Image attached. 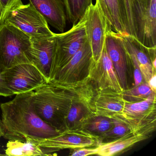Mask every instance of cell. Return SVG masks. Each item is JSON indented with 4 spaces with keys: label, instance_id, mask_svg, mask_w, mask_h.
Returning a JSON list of instances; mask_svg holds the SVG:
<instances>
[{
    "label": "cell",
    "instance_id": "cell-33",
    "mask_svg": "<svg viewBox=\"0 0 156 156\" xmlns=\"http://www.w3.org/2000/svg\"><path fill=\"white\" fill-rule=\"evenodd\" d=\"M2 8L1 5L0 4V25H1L2 23Z\"/></svg>",
    "mask_w": 156,
    "mask_h": 156
},
{
    "label": "cell",
    "instance_id": "cell-3",
    "mask_svg": "<svg viewBox=\"0 0 156 156\" xmlns=\"http://www.w3.org/2000/svg\"><path fill=\"white\" fill-rule=\"evenodd\" d=\"M113 119L125 123L133 134L149 135L156 128V93L140 102H126L122 113Z\"/></svg>",
    "mask_w": 156,
    "mask_h": 156
},
{
    "label": "cell",
    "instance_id": "cell-34",
    "mask_svg": "<svg viewBox=\"0 0 156 156\" xmlns=\"http://www.w3.org/2000/svg\"><path fill=\"white\" fill-rule=\"evenodd\" d=\"M3 136V131H2V126L1 119H0V138ZM2 155L0 154V156Z\"/></svg>",
    "mask_w": 156,
    "mask_h": 156
},
{
    "label": "cell",
    "instance_id": "cell-16",
    "mask_svg": "<svg viewBox=\"0 0 156 156\" xmlns=\"http://www.w3.org/2000/svg\"><path fill=\"white\" fill-rule=\"evenodd\" d=\"M42 15L48 24L60 32H64L66 17L62 0H29Z\"/></svg>",
    "mask_w": 156,
    "mask_h": 156
},
{
    "label": "cell",
    "instance_id": "cell-35",
    "mask_svg": "<svg viewBox=\"0 0 156 156\" xmlns=\"http://www.w3.org/2000/svg\"><path fill=\"white\" fill-rule=\"evenodd\" d=\"M96 1L99 2V3H100V6H101V9H102V0H96Z\"/></svg>",
    "mask_w": 156,
    "mask_h": 156
},
{
    "label": "cell",
    "instance_id": "cell-17",
    "mask_svg": "<svg viewBox=\"0 0 156 156\" xmlns=\"http://www.w3.org/2000/svg\"><path fill=\"white\" fill-rule=\"evenodd\" d=\"M94 101L96 115L111 119L122 113L126 103L122 92L108 88L97 90Z\"/></svg>",
    "mask_w": 156,
    "mask_h": 156
},
{
    "label": "cell",
    "instance_id": "cell-22",
    "mask_svg": "<svg viewBox=\"0 0 156 156\" xmlns=\"http://www.w3.org/2000/svg\"><path fill=\"white\" fill-rule=\"evenodd\" d=\"M64 4L67 20L74 25L83 16L92 0H62Z\"/></svg>",
    "mask_w": 156,
    "mask_h": 156
},
{
    "label": "cell",
    "instance_id": "cell-26",
    "mask_svg": "<svg viewBox=\"0 0 156 156\" xmlns=\"http://www.w3.org/2000/svg\"><path fill=\"white\" fill-rule=\"evenodd\" d=\"M112 120L113 126L111 129L100 136L102 143L105 140L108 142L114 140L130 132L128 127L125 123L114 119H112Z\"/></svg>",
    "mask_w": 156,
    "mask_h": 156
},
{
    "label": "cell",
    "instance_id": "cell-25",
    "mask_svg": "<svg viewBox=\"0 0 156 156\" xmlns=\"http://www.w3.org/2000/svg\"><path fill=\"white\" fill-rule=\"evenodd\" d=\"M124 27L128 34L135 37L133 16V0H119Z\"/></svg>",
    "mask_w": 156,
    "mask_h": 156
},
{
    "label": "cell",
    "instance_id": "cell-7",
    "mask_svg": "<svg viewBox=\"0 0 156 156\" xmlns=\"http://www.w3.org/2000/svg\"><path fill=\"white\" fill-rule=\"evenodd\" d=\"M83 16L86 34L91 45L92 57L93 60L96 62L103 51L107 32L112 27L103 12L99 2L96 1L95 4H91Z\"/></svg>",
    "mask_w": 156,
    "mask_h": 156
},
{
    "label": "cell",
    "instance_id": "cell-14",
    "mask_svg": "<svg viewBox=\"0 0 156 156\" xmlns=\"http://www.w3.org/2000/svg\"><path fill=\"white\" fill-rule=\"evenodd\" d=\"M31 41L29 60L31 64L41 72L48 83L55 48V33L51 37L31 38Z\"/></svg>",
    "mask_w": 156,
    "mask_h": 156
},
{
    "label": "cell",
    "instance_id": "cell-5",
    "mask_svg": "<svg viewBox=\"0 0 156 156\" xmlns=\"http://www.w3.org/2000/svg\"><path fill=\"white\" fill-rule=\"evenodd\" d=\"M42 148L46 156L64 149H76L98 147L102 143L100 136L93 134L84 129H66L52 137L39 140L27 139Z\"/></svg>",
    "mask_w": 156,
    "mask_h": 156
},
{
    "label": "cell",
    "instance_id": "cell-11",
    "mask_svg": "<svg viewBox=\"0 0 156 156\" xmlns=\"http://www.w3.org/2000/svg\"><path fill=\"white\" fill-rule=\"evenodd\" d=\"M92 60V49L87 40L71 60L50 78L48 83H69L83 80L88 76Z\"/></svg>",
    "mask_w": 156,
    "mask_h": 156
},
{
    "label": "cell",
    "instance_id": "cell-2",
    "mask_svg": "<svg viewBox=\"0 0 156 156\" xmlns=\"http://www.w3.org/2000/svg\"><path fill=\"white\" fill-rule=\"evenodd\" d=\"M30 36L12 24L0 25V69L2 73L15 66L31 64Z\"/></svg>",
    "mask_w": 156,
    "mask_h": 156
},
{
    "label": "cell",
    "instance_id": "cell-8",
    "mask_svg": "<svg viewBox=\"0 0 156 156\" xmlns=\"http://www.w3.org/2000/svg\"><path fill=\"white\" fill-rule=\"evenodd\" d=\"M33 100L36 113L44 121L59 132L65 130V119L52 84L45 83L35 89Z\"/></svg>",
    "mask_w": 156,
    "mask_h": 156
},
{
    "label": "cell",
    "instance_id": "cell-15",
    "mask_svg": "<svg viewBox=\"0 0 156 156\" xmlns=\"http://www.w3.org/2000/svg\"><path fill=\"white\" fill-rule=\"evenodd\" d=\"M119 34L125 51L136 58L144 81L147 83L153 73L151 62L156 59V47H146L136 37L128 34Z\"/></svg>",
    "mask_w": 156,
    "mask_h": 156
},
{
    "label": "cell",
    "instance_id": "cell-31",
    "mask_svg": "<svg viewBox=\"0 0 156 156\" xmlns=\"http://www.w3.org/2000/svg\"><path fill=\"white\" fill-rule=\"evenodd\" d=\"M156 73L152 74L151 77L147 82L153 92L156 93Z\"/></svg>",
    "mask_w": 156,
    "mask_h": 156
},
{
    "label": "cell",
    "instance_id": "cell-28",
    "mask_svg": "<svg viewBox=\"0 0 156 156\" xmlns=\"http://www.w3.org/2000/svg\"><path fill=\"white\" fill-rule=\"evenodd\" d=\"M23 3L22 0H0L2 11V24L6 14L12 9L18 5Z\"/></svg>",
    "mask_w": 156,
    "mask_h": 156
},
{
    "label": "cell",
    "instance_id": "cell-29",
    "mask_svg": "<svg viewBox=\"0 0 156 156\" xmlns=\"http://www.w3.org/2000/svg\"><path fill=\"white\" fill-rule=\"evenodd\" d=\"M74 151L71 154L72 156H85L96 155L98 152V146L92 147H84L74 149Z\"/></svg>",
    "mask_w": 156,
    "mask_h": 156
},
{
    "label": "cell",
    "instance_id": "cell-10",
    "mask_svg": "<svg viewBox=\"0 0 156 156\" xmlns=\"http://www.w3.org/2000/svg\"><path fill=\"white\" fill-rule=\"evenodd\" d=\"M133 16L135 37L146 47H156V0L147 6L133 0Z\"/></svg>",
    "mask_w": 156,
    "mask_h": 156
},
{
    "label": "cell",
    "instance_id": "cell-9",
    "mask_svg": "<svg viewBox=\"0 0 156 156\" xmlns=\"http://www.w3.org/2000/svg\"><path fill=\"white\" fill-rule=\"evenodd\" d=\"M2 76L13 95L34 91L48 83L41 72L31 64L15 66L2 72Z\"/></svg>",
    "mask_w": 156,
    "mask_h": 156
},
{
    "label": "cell",
    "instance_id": "cell-20",
    "mask_svg": "<svg viewBox=\"0 0 156 156\" xmlns=\"http://www.w3.org/2000/svg\"><path fill=\"white\" fill-rule=\"evenodd\" d=\"M5 155L9 156H46L42 148L29 141L9 140Z\"/></svg>",
    "mask_w": 156,
    "mask_h": 156
},
{
    "label": "cell",
    "instance_id": "cell-21",
    "mask_svg": "<svg viewBox=\"0 0 156 156\" xmlns=\"http://www.w3.org/2000/svg\"><path fill=\"white\" fill-rule=\"evenodd\" d=\"M102 9L114 31L126 34L120 12L119 0H102Z\"/></svg>",
    "mask_w": 156,
    "mask_h": 156
},
{
    "label": "cell",
    "instance_id": "cell-1",
    "mask_svg": "<svg viewBox=\"0 0 156 156\" xmlns=\"http://www.w3.org/2000/svg\"><path fill=\"white\" fill-rule=\"evenodd\" d=\"M34 91L16 95L12 100L2 103L3 136L8 140L25 142L52 137L60 132L45 123L34 108Z\"/></svg>",
    "mask_w": 156,
    "mask_h": 156
},
{
    "label": "cell",
    "instance_id": "cell-4",
    "mask_svg": "<svg viewBox=\"0 0 156 156\" xmlns=\"http://www.w3.org/2000/svg\"><path fill=\"white\" fill-rule=\"evenodd\" d=\"M87 40L83 16L69 30L55 33V48L49 79L71 60Z\"/></svg>",
    "mask_w": 156,
    "mask_h": 156
},
{
    "label": "cell",
    "instance_id": "cell-32",
    "mask_svg": "<svg viewBox=\"0 0 156 156\" xmlns=\"http://www.w3.org/2000/svg\"><path fill=\"white\" fill-rule=\"evenodd\" d=\"M137 1L143 6H147L150 3L151 0H136Z\"/></svg>",
    "mask_w": 156,
    "mask_h": 156
},
{
    "label": "cell",
    "instance_id": "cell-19",
    "mask_svg": "<svg viewBox=\"0 0 156 156\" xmlns=\"http://www.w3.org/2000/svg\"><path fill=\"white\" fill-rule=\"evenodd\" d=\"M149 137V135L147 134H133L129 132L118 138L100 144L98 146V152L96 155L114 156Z\"/></svg>",
    "mask_w": 156,
    "mask_h": 156
},
{
    "label": "cell",
    "instance_id": "cell-30",
    "mask_svg": "<svg viewBox=\"0 0 156 156\" xmlns=\"http://www.w3.org/2000/svg\"><path fill=\"white\" fill-rule=\"evenodd\" d=\"M13 95L10 90L6 85L4 79L2 76V72L0 69V96L9 97Z\"/></svg>",
    "mask_w": 156,
    "mask_h": 156
},
{
    "label": "cell",
    "instance_id": "cell-6",
    "mask_svg": "<svg viewBox=\"0 0 156 156\" xmlns=\"http://www.w3.org/2000/svg\"><path fill=\"white\" fill-rule=\"evenodd\" d=\"M3 23L14 25L31 38H47L55 34L42 15L30 2L22 3L10 11L5 16Z\"/></svg>",
    "mask_w": 156,
    "mask_h": 156
},
{
    "label": "cell",
    "instance_id": "cell-13",
    "mask_svg": "<svg viewBox=\"0 0 156 156\" xmlns=\"http://www.w3.org/2000/svg\"><path fill=\"white\" fill-rule=\"evenodd\" d=\"M105 46L123 91L128 89L127 57L119 34L109 28L106 34Z\"/></svg>",
    "mask_w": 156,
    "mask_h": 156
},
{
    "label": "cell",
    "instance_id": "cell-24",
    "mask_svg": "<svg viewBox=\"0 0 156 156\" xmlns=\"http://www.w3.org/2000/svg\"><path fill=\"white\" fill-rule=\"evenodd\" d=\"M153 93L155 92L151 90L148 84L146 82L135 86L133 88H128L122 92L123 98L126 102L128 103H137L143 101Z\"/></svg>",
    "mask_w": 156,
    "mask_h": 156
},
{
    "label": "cell",
    "instance_id": "cell-12",
    "mask_svg": "<svg viewBox=\"0 0 156 156\" xmlns=\"http://www.w3.org/2000/svg\"><path fill=\"white\" fill-rule=\"evenodd\" d=\"M87 77L97 90L108 88L117 92L123 91L107 52L105 44L99 59L96 62L92 60Z\"/></svg>",
    "mask_w": 156,
    "mask_h": 156
},
{
    "label": "cell",
    "instance_id": "cell-23",
    "mask_svg": "<svg viewBox=\"0 0 156 156\" xmlns=\"http://www.w3.org/2000/svg\"><path fill=\"white\" fill-rule=\"evenodd\" d=\"M113 126L112 119L95 115L87 122L83 129L100 136L111 129Z\"/></svg>",
    "mask_w": 156,
    "mask_h": 156
},
{
    "label": "cell",
    "instance_id": "cell-18",
    "mask_svg": "<svg viewBox=\"0 0 156 156\" xmlns=\"http://www.w3.org/2000/svg\"><path fill=\"white\" fill-rule=\"evenodd\" d=\"M94 98L84 99L72 105L65 120L66 129H83L87 122L96 115Z\"/></svg>",
    "mask_w": 156,
    "mask_h": 156
},
{
    "label": "cell",
    "instance_id": "cell-27",
    "mask_svg": "<svg viewBox=\"0 0 156 156\" xmlns=\"http://www.w3.org/2000/svg\"><path fill=\"white\" fill-rule=\"evenodd\" d=\"M128 60L131 64L134 69V78L135 86H137L143 83L144 80L141 71L138 64L134 56L126 51Z\"/></svg>",
    "mask_w": 156,
    "mask_h": 156
}]
</instances>
